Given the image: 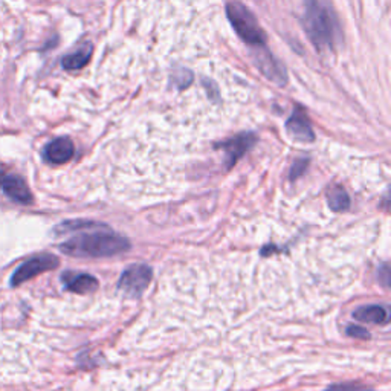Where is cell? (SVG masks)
Wrapping results in <instances>:
<instances>
[{
	"label": "cell",
	"instance_id": "6da1fadb",
	"mask_svg": "<svg viewBox=\"0 0 391 391\" xmlns=\"http://www.w3.org/2000/svg\"><path fill=\"white\" fill-rule=\"evenodd\" d=\"M304 31L318 51L333 49L341 39V28L329 0H304Z\"/></svg>",
	"mask_w": 391,
	"mask_h": 391
},
{
	"label": "cell",
	"instance_id": "7a4b0ae2",
	"mask_svg": "<svg viewBox=\"0 0 391 391\" xmlns=\"http://www.w3.org/2000/svg\"><path fill=\"white\" fill-rule=\"evenodd\" d=\"M63 254L80 258H102L123 254L130 249V241L112 231L83 232L60 245Z\"/></svg>",
	"mask_w": 391,
	"mask_h": 391
},
{
	"label": "cell",
	"instance_id": "3957f363",
	"mask_svg": "<svg viewBox=\"0 0 391 391\" xmlns=\"http://www.w3.org/2000/svg\"><path fill=\"white\" fill-rule=\"evenodd\" d=\"M228 20L234 28L237 35L246 44L253 48H265L266 46V34L260 28L255 16L249 9L239 2H232L227 6Z\"/></svg>",
	"mask_w": 391,
	"mask_h": 391
},
{
	"label": "cell",
	"instance_id": "277c9868",
	"mask_svg": "<svg viewBox=\"0 0 391 391\" xmlns=\"http://www.w3.org/2000/svg\"><path fill=\"white\" fill-rule=\"evenodd\" d=\"M152 267L144 263L128 266L118 282L119 291H123L128 296L139 298L147 289L148 283L152 282Z\"/></svg>",
	"mask_w": 391,
	"mask_h": 391
},
{
	"label": "cell",
	"instance_id": "5b68a950",
	"mask_svg": "<svg viewBox=\"0 0 391 391\" xmlns=\"http://www.w3.org/2000/svg\"><path fill=\"white\" fill-rule=\"evenodd\" d=\"M55 267H59V258L52 254H42L32 257L31 260H28V262L16 269L14 274L11 275V280H9V284L13 287H17L39 274L52 271Z\"/></svg>",
	"mask_w": 391,
	"mask_h": 391
},
{
	"label": "cell",
	"instance_id": "8992f818",
	"mask_svg": "<svg viewBox=\"0 0 391 391\" xmlns=\"http://www.w3.org/2000/svg\"><path fill=\"white\" fill-rule=\"evenodd\" d=\"M255 143L257 136L254 133H241L228 139L225 143H220L217 148H222L225 152V169H232L240 157L254 147Z\"/></svg>",
	"mask_w": 391,
	"mask_h": 391
},
{
	"label": "cell",
	"instance_id": "52a82bcc",
	"mask_svg": "<svg viewBox=\"0 0 391 391\" xmlns=\"http://www.w3.org/2000/svg\"><path fill=\"white\" fill-rule=\"evenodd\" d=\"M254 60H255L257 68L266 78L277 83L278 86L286 85L287 76H286L284 66L274 57L271 52L266 49V46L265 48H257V55Z\"/></svg>",
	"mask_w": 391,
	"mask_h": 391
},
{
	"label": "cell",
	"instance_id": "ba28073f",
	"mask_svg": "<svg viewBox=\"0 0 391 391\" xmlns=\"http://www.w3.org/2000/svg\"><path fill=\"white\" fill-rule=\"evenodd\" d=\"M0 188H2L8 198L14 200L16 203H32V194L30 188H28L26 182L20 178H17V176H8L0 173Z\"/></svg>",
	"mask_w": 391,
	"mask_h": 391
},
{
	"label": "cell",
	"instance_id": "9c48e42d",
	"mask_svg": "<svg viewBox=\"0 0 391 391\" xmlns=\"http://www.w3.org/2000/svg\"><path fill=\"white\" fill-rule=\"evenodd\" d=\"M73 153H76V147L69 138H57L44 147L43 157L49 164L60 165L71 161Z\"/></svg>",
	"mask_w": 391,
	"mask_h": 391
},
{
	"label": "cell",
	"instance_id": "30bf717a",
	"mask_svg": "<svg viewBox=\"0 0 391 391\" xmlns=\"http://www.w3.org/2000/svg\"><path fill=\"white\" fill-rule=\"evenodd\" d=\"M286 130H287V133H289L295 139V141L312 143L315 139L312 126L309 123V119H307L303 109H296L292 114V116L287 119Z\"/></svg>",
	"mask_w": 391,
	"mask_h": 391
},
{
	"label": "cell",
	"instance_id": "8fae6325",
	"mask_svg": "<svg viewBox=\"0 0 391 391\" xmlns=\"http://www.w3.org/2000/svg\"><path fill=\"white\" fill-rule=\"evenodd\" d=\"M61 282L68 291L76 294H89V292H94L98 287L97 278L89 274L64 272L61 275Z\"/></svg>",
	"mask_w": 391,
	"mask_h": 391
},
{
	"label": "cell",
	"instance_id": "7c38bea8",
	"mask_svg": "<svg viewBox=\"0 0 391 391\" xmlns=\"http://www.w3.org/2000/svg\"><path fill=\"white\" fill-rule=\"evenodd\" d=\"M353 318L361 323H373V324H387L390 321V311L385 306H362L353 312Z\"/></svg>",
	"mask_w": 391,
	"mask_h": 391
},
{
	"label": "cell",
	"instance_id": "4fadbf2b",
	"mask_svg": "<svg viewBox=\"0 0 391 391\" xmlns=\"http://www.w3.org/2000/svg\"><path fill=\"white\" fill-rule=\"evenodd\" d=\"M92 57V44H85L78 51L63 57L61 66L66 71H77L85 68Z\"/></svg>",
	"mask_w": 391,
	"mask_h": 391
},
{
	"label": "cell",
	"instance_id": "5bb4252c",
	"mask_svg": "<svg viewBox=\"0 0 391 391\" xmlns=\"http://www.w3.org/2000/svg\"><path fill=\"white\" fill-rule=\"evenodd\" d=\"M329 207L335 212H341L350 208V196L342 187H333L327 193Z\"/></svg>",
	"mask_w": 391,
	"mask_h": 391
},
{
	"label": "cell",
	"instance_id": "9a60e30c",
	"mask_svg": "<svg viewBox=\"0 0 391 391\" xmlns=\"http://www.w3.org/2000/svg\"><path fill=\"white\" fill-rule=\"evenodd\" d=\"M325 391H373V390L366 387V385H362V384L347 383V384H335V385H330Z\"/></svg>",
	"mask_w": 391,
	"mask_h": 391
},
{
	"label": "cell",
	"instance_id": "2e32d148",
	"mask_svg": "<svg viewBox=\"0 0 391 391\" xmlns=\"http://www.w3.org/2000/svg\"><path fill=\"white\" fill-rule=\"evenodd\" d=\"M347 335L351 338H359V339L370 338V333L364 327H361V325H350V327H347Z\"/></svg>",
	"mask_w": 391,
	"mask_h": 391
},
{
	"label": "cell",
	"instance_id": "e0dca14e",
	"mask_svg": "<svg viewBox=\"0 0 391 391\" xmlns=\"http://www.w3.org/2000/svg\"><path fill=\"white\" fill-rule=\"evenodd\" d=\"M307 160H298L294 167H292V172H291V179H296V178H300V176L306 172L307 169Z\"/></svg>",
	"mask_w": 391,
	"mask_h": 391
},
{
	"label": "cell",
	"instance_id": "ac0fdd59",
	"mask_svg": "<svg viewBox=\"0 0 391 391\" xmlns=\"http://www.w3.org/2000/svg\"><path fill=\"white\" fill-rule=\"evenodd\" d=\"M380 278H383V282H384V286L388 287L390 286V267L388 265H384L383 267H380Z\"/></svg>",
	"mask_w": 391,
	"mask_h": 391
}]
</instances>
